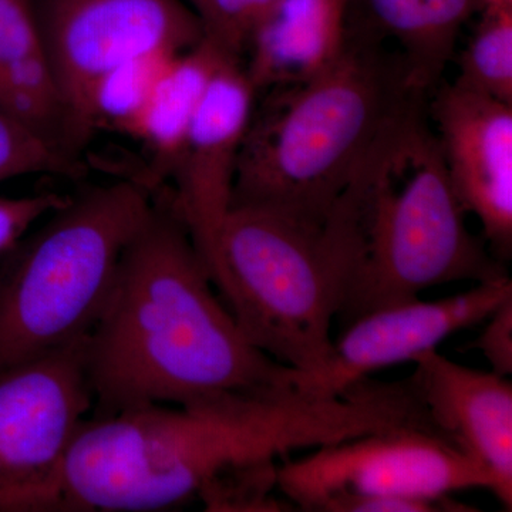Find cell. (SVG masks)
I'll list each match as a JSON object with an SVG mask.
<instances>
[{
    "label": "cell",
    "mask_w": 512,
    "mask_h": 512,
    "mask_svg": "<svg viewBox=\"0 0 512 512\" xmlns=\"http://www.w3.org/2000/svg\"><path fill=\"white\" fill-rule=\"evenodd\" d=\"M92 416L167 404L214 407L296 390L256 349L212 284L171 195L156 197L121 256L86 339Z\"/></svg>",
    "instance_id": "obj_1"
},
{
    "label": "cell",
    "mask_w": 512,
    "mask_h": 512,
    "mask_svg": "<svg viewBox=\"0 0 512 512\" xmlns=\"http://www.w3.org/2000/svg\"><path fill=\"white\" fill-rule=\"evenodd\" d=\"M325 400L299 392L214 407L151 404L90 416L74 437L55 511H163L222 478L335 439Z\"/></svg>",
    "instance_id": "obj_2"
},
{
    "label": "cell",
    "mask_w": 512,
    "mask_h": 512,
    "mask_svg": "<svg viewBox=\"0 0 512 512\" xmlns=\"http://www.w3.org/2000/svg\"><path fill=\"white\" fill-rule=\"evenodd\" d=\"M421 94L386 46L346 33L318 76L256 94L229 208L323 224L380 131Z\"/></svg>",
    "instance_id": "obj_3"
},
{
    "label": "cell",
    "mask_w": 512,
    "mask_h": 512,
    "mask_svg": "<svg viewBox=\"0 0 512 512\" xmlns=\"http://www.w3.org/2000/svg\"><path fill=\"white\" fill-rule=\"evenodd\" d=\"M355 212L362 256L340 318L353 320L433 286L507 275L471 234L433 127L427 96L413 97L380 131L343 192Z\"/></svg>",
    "instance_id": "obj_4"
},
{
    "label": "cell",
    "mask_w": 512,
    "mask_h": 512,
    "mask_svg": "<svg viewBox=\"0 0 512 512\" xmlns=\"http://www.w3.org/2000/svg\"><path fill=\"white\" fill-rule=\"evenodd\" d=\"M362 256L355 215L338 201L320 225L229 208L207 269L245 338L296 373L328 362Z\"/></svg>",
    "instance_id": "obj_5"
},
{
    "label": "cell",
    "mask_w": 512,
    "mask_h": 512,
    "mask_svg": "<svg viewBox=\"0 0 512 512\" xmlns=\"http://www.w3.org/2000/svg\"><path fill=\"white\" fill-rule=\"evenodd\" d=\"M153 202L137 180L90 188L0 258V367L89 336Z\"/></svg>",
    "instance_id": "obj_6"
},
{
    "label": "cell",
    "mask_w": 512,
    "mask_h": 512,
    "mask_svg": "<svg viewBox=\"0 0 512 512\" xmlns=\"http://www.w3.org/2000/svg\"><path fill=\"white\" fill-rule=\"evenodd\" d=\"M281 461L276 488L303 511H474L451 494L491 490L480 464L421 427L376 431Z\"/></svg>",
    "instance_id": "obj_7"
},
{
    "label": "cell",
    "mask_w": 512,
    "mask_h": 512,
    "mask_svg": "<svg viewBox=\"0 0 512 512\" xmlns=\"http://www.w3.org/2000/svg\"><path fill=\"white\" fill-rule=\"evenodd\" d=\"M86 339L0 367V512H53L94 397Z\"/></svg>",
    "instance_id": "obj_8"
},
{
    "label": "cell",
    "mask_w": 512,
    "mask_h": 512,
    "mask_svg": "<svg viewBox=\"0 0 512 512\" xmlns=\"http://www.w3.org/2000/svg\"><path fill=\"white\" fill-rule=\"evenodd\" d=\"M43 55L69 113L74 146L82 111L104 74L154 52L183 53L205 37L187 0H29Z\"/></svg>",
    "instance_id": "obj_9"
},
{
    "label": "cell",
    "mask_w": 512,
    "mask_h": 512,
    "mask_svg": "<svg viewBox=\"0 0 512 512\" xmlns=\"http://www.w3.org/2000/svg\"><path fill=\"white\" fill-rule=\"evenodd\" d=\"M510 298L512 281L504 276L437 301L417 298L376 309L346 325L339 339H333L328 362L320 369L293 370V383L309 396H342L377 370L414 363L439 349L454 333L483 323Z\"/></svg>",
    "instance_id": "obj_10"
},
{
    "label": "cell",
    "mask_w": 512,
    "mask_h": 512,
    "mask_svg": "<svg viewBox=\"0 0 512 512\" xmlns=\"http://www.w3.org/2000/svg\"><path fill=\"white\" fill-rule=\"evenodd\" d=\"M427 113L458 201L504 264L512 254V104L453 83L436 90Z\"/></svg>",
    "instance_id": "obj_11"
},
{
    "label": "cell",
    "mask_w": 512,
    "mask_h": 512,
    "mask_svg": "<svg viewBox=\"0 0 512 512\" xmlns=\"http://www.w3.org/2000/svg\"><path fill=\"white\" fill-rule=\"evenodd\" d=\"M256 90L238 57L228 56L208 84L171 171V200L205 266L231 207L232 187Z\"/></svg>",
    "instance_id": "obj_12"
},
{
    "label": "cell",
    "mask_w": 512,
    "mask_h": 512,
    "mask_svg": "<svg viewBox=\"0 0 512 512\" xmlns=\"http://www.w3.org/2000/svg\"><path fill=\"white\" fill-rule=\"evenodd\" d=\"M410 377L431 426L491 478V493L512 507V383L458 365L439 350L417 357Z\"/></svg>",
    "instance_id": "obj_13"
},
{
    "label": "cell",
    "mask_w": 512,
    "mask_h": 512,
    "mask_svg": "<svg viewBox=\"0 0 512 512\" xmlns=\"http://www.w3.org/2000/svg\"><path fill=\"white\" fill-rule=\"evenodd\" d=\"M349 6L350 0H275L249 37L247 62L242 59L256 94L332 66L345 49Z\"/></svg>",
    "instance_id": "obj_14"
},
{
    "label": "cell",
    "mask_w": 512,
    "mask_h": 512,
    "mask_svg": "<svg viewBox=\"0 0 512 512\" xmlns=\"http://www.w3.org/2000/svg\"><path fill=\"white\" fill-rule=\"evenodd\" d=\"M350 8H359L360 16L348 18V32L386 46L414 89L429 94L483 0H350Z\"/></svg>",
    "instance_id": "obj_15"
},
{
    "label": "cell",
    "mask_w": 512,
    "mask_h": 512,
    "mask_svg": "<svg viewBox=\"0 0 512 512\" xmlns=\"http://www.w3.org/2000/svg\"><path fill=\"white\" fill-rule=\"evenodd\" d=\"M229 53L207 36L175 56L151 94L133 136L147 147L150 170L143 184L154 192L170 177L202 97ZM234 57V56H232Z\"/></svg>",
    "instance_id": "obj_16"
},
{
    "label": "cell",
    "mask_w": 512,
    "mask_h": 512,
    "mask_svg": "<svg viewBox=\"0 0 512 512\" xmlns=\"http://www.w3.org/2000/svg\"><path fill=\"white\" fill-rule=\"evenodd\" d=\"M178 55L154 52L138 56L97 80L84 101V138L87 140L97 128H113L133 136L157 83Z\"/></svg>",
    "instance_id": "obj_17"
},
{
    "label": "cell",
    "mask_w": 512,
    "mask_h": 512,
    "mask_svg": "<svg viewBox=\"0 0 512 512\" xmlns=\"http://www.w3.org/2000/svg\"><path fill=\"white\" fill-rule=\"evenodd\" d=\"M460 60L458 86L512 104V6L483 9Z\"/></svg>",
    "instance_id": "obj_18"
},
{
    "label": "cell",
    "mask_w": 512,
    "mask_h": 512,
    "mask_svg": "<svg viewBox=\"0 0 512 512\" xmlns=\"http://www.w3.org/2000/svg\"><path fill=\"white\" fill-rule=\"evenodd\" d=\"M40 174L77 177L83 167L0 111V183Z\"/></svg>",
    "instance_id": "obj_19"
},
{
    "label": "cell",
    "mask_w": 512,
    "mask_h": 512,
    "mask_svg": "<svg viewBox=\"0 0 512 512\" xmlns=\"http://www.w3.org/2000/svg\"><path fill=\"white\" fill-rule=\"evenodd\" d=\"M275 0H197L194 10L205 36L229 55L244 59L249 37Z\"/></svg>",
    "instance_id": "obj_20"
},
{
    "label": "cell",
    "mask_w": 512,
    "mask_h": 512,
    "mask_svg": "<svg viewBox=\"0 0 512 512\" xmlns=\"http://www.w3.org/2000/svg\"><path fill=\"white\" fill-rule=\"evenodd\" d=\"M42 52L29 0H0V76Z\"/></svg>",
    "instance_id": "obj_21"
},
{
    "label": "cell",
    "mask_w": 512,
    "mask_h": 512,
    "mask_svg": "<svg viewBox=\"0 0 512 512\" xmlns=\"http://www.w3.org/2000/svg\"><path fill=\"white\" fill-rule=\"evenodd\" d=\"M67 198V195L59 192H42L25 197L0 195V258L46 215L62 207Z\"/></svg>",
    "instance_id": "obj_22"
},
{
    "label": "cell",
    "mask_w": 512,
    "mask_h": 512,
    "mask_svg": "<svg viewBox=\"0 0 512 512\" xmlns=\"http://www.w3.org/2000/svg\"><path fill=\"white\" fill-rule=\"evenodd\" d=\"M484 323L474 349L483 353L491 372L508 377L512 373V298L501 303Z\"/></svg>",
    "instance_id": "obj_23"
},
{
    "label": "cell",
    "mask_w": 512,
    "mask_h": 512,
    "mask_svg": "<svg viewBox=\"0 0 512 512\" xmlns=\"http://www.w3.org/2000/svg\"><path fill=\"white\" fill-rule=\"evenodd\" d=\"M510 6H512V0H483V9L510 8Z\"/></svg>",
    "instance_id": "obj_24"
},
{
    "label": "cell",
    "mask_w": 512,
    "mask_h": 512,
    "mask_svg": "<svg viewBox=\"0 0 512 512\" xmlns=\"http://www.w3.org/2000/svg\"><path fill=\"white\" fill-rule=\"evenodd\" d=\"M188 3H190L191 8L194 9L195 3H197V0H187Z\"/></svg>",
    "instance_id": "obj_25"
}]
</instances>
